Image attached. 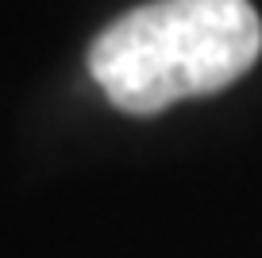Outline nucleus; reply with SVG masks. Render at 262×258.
Instances as JSON below:
<instances>
[{
  "mask_svg": "<svg viewBox=\"0 0 262 258\" xmlns=\"http://www.w3.org/2000/svg\"><path fill=\"white\" fill-rule=\"evenodd\" d=\"M262 54V19L247 0H150L93 39L89 73L131 116L239 81Z\"/></svg>",
  "mask_w": 262,
  "mask_h": 258,
  "instance_id": "f257e3e1",
  "label": "nucleus"
}]
</instances>
